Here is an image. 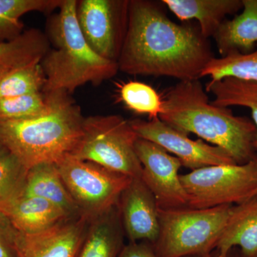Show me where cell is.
Masks as SVG:
<instances>
[{
  "mask_svg": "<svg viewBox=\"0 0 257 257\" xmlns=\"http://www.w3.org/2000/svg\"><path fill=\"white\" fill-rule=\"evenodd\" d=\"M214 58L199 26L174 23L160 3L128 1L126 33L116 62L119 71L196 80Z\"/></svg>",
  "mask_w": 257,
  "mask_h": 257,
  "instance_id": "obj_1",
  "label": "cell"
},
{
  "mask_svg": "<svg viewBox=\"0 0 257 257\" xmlns=\"http://www.w3.org/2000/svg\"><path fill=\"white\" fill-rule=\"evenodd\" d=\"M162 99L159 119L163 122L220 147L236 165L257 159V131L253 121L236 116L228 107L211 104L199 79L179 82L167 91Z\"/></svg>",
  "mask_w": 257,
  "mask_h": 257,
  "instance_id": "obj_2",
  "label": "cell"
},
{
  "mask_svg": "<svg viewBox=\"0 0 257 257\" xmlns=\"http://www.w3.org/2000/svg\"><path fill=\"white\" fill-rule=\"evenodd\" d=\"M46 94L50 106L44 114L0 121V141L28 170L40 164L58 163L72 155L82 138L85 117L70 94Z\"/></svg>",
  "mask_w": 257,
  "mask_h": 257,
  "instance_id": "obj_3",
  "label": "cell"
},
{
  "mask_svg": "<svg viewBox=\"0 0 257 257\" xmlns=\"http://www.w3.org/2000/svg\"><path fill=\"white\" fill-rule=\"evenodd\" d=\"M77 0H63L47 23V37L52 49L42 59L45 84L42 92L72 94L87 83L98 85L114 77L117 62L96 54L83 36L77 18Z\"/></svg>",
  "mask_w": 257,
  "mask_h": 257,
  "instance_id": "obj_4",
  "label": "cell"
},
{
  "mask_svg": "<svg viewBox=\"0 0 257 257\" xmlns=\"http://www.w3.org/2000/svg\"><path fill=\"white\" fill-rule=\"evenodd\" d=\"M234 205L158 209L160 231L151 243L160 257L207 254L217 247Z\"/></svg>",
  "mask_w": 257,
  "mask_h": 257,
  "instance_id": "obj_5",
  "label": "cell"
},
{
  "mask_svg": "<svg viewBox=\"0 0 257 257\" xmlns=\"http://www.w3.org/2000/svg\"><path fill=\"white\" fill-rule=\"evenodd\" d=\"M138 138L130 121L119 115L89 116L72 155L130 178H142L143 166L135 150Z\"/></svg>",
  "mask_w": 257,
  "mask_h": 257,
  "instance_id": "obj_6",
  "label": "cell"
},
{
  "mask_svg": "<svg viewBox=\"0 0 257 257\" xmlns=\"http://www.w3.org/2000/svg\"><path fill=\"white\" fill-rule=\"evenodd\" d=\"M187 207L209 209L238 205L251 199L257 189V159L244 165L209 166L179 175Z\"/></svg>",
  "mask_w": 257,
  "mask_h": 257,
  "instance_id": "obj_7",
  "label": "cell"
},
{
  "mask_svg": "<svg viewBox=\"0 0 257 257\" xmlns=\"http://www.w3.org/2000/svg\"><path fill=\"white\" fill-rule=\"evenodd\" d=\"M56 165L81 215L89 219L117 205L133 179L72 155Z\"/></svg>",
  "mask_w": 257,
  "mask_h": 257,
  "instance_id": "obj_8",
  "label": "cell"
},
{
  "mask_svg": "<svg viewBox=\"0 0 257 257\" xmlns=\"http://www.w3.org/2000/svg\"><path fill=\"white\" fill-rule=\"evenodd\" d=\"M128 1L82 0L77 18L83 36L96 54L117 62L127 25Z\"/></svg>",
  "mask_w": 257,
  "mask_h": 257,
  "instance_id": "obj_9",
  "label": "cell"
},
{
  "mask_svg": "<svg viewBox=\"0 0 257 257\" xmlns=\"http://www.w3.org/2000/svg\"><path fill=\"white\" fill-rule=\"evenodd\" d=\"M128 121L139 138L157 144L167 152L174 154L182 166L192 171L209 166L236 165L223 149L202 140H193L187 134L172 127L159 118Z\"/></svg>",
  "mask_w": 257,
  "mask_h": 257,
  "instance_id": "obj_10",
  "label": "cell"
},
{
  "mask_svg": "<svg viewBox=\"0 0 257 257\" xmlns=\"http://www.w3.org/2000/svg\"><path fill=\"white\" fill-rule=\"evenodd\" d=\"M135 150L143 166L142 179L155 196L158 209L187 207V196L179 171L182 162L157 144L138 138Z\"/></svg>",
  "mask_w": 257,
  "mask_h": 257,
  "instance_id": "obj_11",
  "label": "cell"
},
{
  "mask_svg": "<svg viewBox=\"0 0 257 257\" xmlns=\"http://www.w3.org/2000/svg\"><path fill=\"white\" fill-rule=\"evenodd\" d=\"M125 236L130 242L153 243L160 231L158 207L155 196L142 178H133L118 202Z\"/></svg>",
  "mask_w": 257,
  "mask_h": 257,
  "instance_id": "obj_12",
  "label": "cell"
},
{
  "mask_svg": "<svg viewBox=\"0 0 257 257\" xmlns=\"http://www.w3.org/2000/svg\"><path fill=\"white\" fill-rule=\"evenodd\" d=\"M90 219L84 216L69 218L42 232L23 234L20 257H76Z\"/></svg>",
  "mask_w": 257,
  "mask_h": 257,
  "instance_id": "obj_13",
  "label": "cell"
},
{
  "mask_svg": "<svg viewBox=\"0 0 257 257\" xmlns=\"http://www.w3.org/2000/svg\"><path fill=\"white\" fill-rule=\"evenodd\" d=\"M0 211L23 234H37L74 217L42 198L24 194L23 190L0 202Z\"/></svg>",
  "mask_w": 257,
  "mask_h": 257,
  "instance_id": "obj_14",
  "label": "cell"
},
{
  "mask_svg": "<svg viewBox=\"0 0 257 257\" xmlns=\"http://www.w3.org/2000/svg\"><path fill=\"white\" fill-rule=\"evenodd\" d=\"M125 233L116 205L89 221L76 257H119L124 246Z\"/></svg>",
  "mask_w": 257,
  "mask_h": 257,
  "instance_id": "obj_15",
  "label": "cell"
},
{
  "mask_svg": "<svg viewBox=\"0 0 257 257\" xmlns=\"http://www.w3.org/2000/svg\"><path fill=\"white\" fill-rule=\"evenodd\" d=\"M182 21L196 20L206 39L214 37L225 18L242 10V0H163Z\"/></svg>",
  "mask_w": 257,
  "mask_h": 257,
  "instance_id": "obj_16",
  "label": "cell"
},
{
  "mask_svg": "<svg viewBox=\"0 0 257 257\" xmlns=\"http://www.w3.org/2000/svg\"><path fill=\"white\" fill-rule=\"evenodd\" d=\"M234 247L242 257H257V197L234 205L216 249L222 257Z\"/></svg>",
  "mask_w": 257,
  "mask_h": 257,
  "instance_id": "obj_17",
  "label": "cell"
},
{
  "mask_svg": "<svg viewBox=\"0 0 257 257\" xmlns=\"http://www.w3.org/2000/svg\"><path fill=\"white\" fill-rule=\"evenodd\" d=\"M242 5L241 14L225 20L213 37L221 57L248 54L257 46V0H242Z\"/></svg>",
  "mask_w": 257,
  "mask_h": 257,
  "instance_id": "obj_18",
  "label": "cell"
},
{
  "mask_svg": "<svg viewBox=\"0 0 257 257\" xmlns=\"http://www.w3.org/2000/svg\"><path fill=\"white\" fill-rule=\"evenodd\" d=\"M23 193L42 198L70 216H81L78 206L67 190L55 163L40 164L29 169Z\"/></svg>",
  "mask_w": 257,
  "mask_h": 257,
  "instance_id": "obj_19",
  "label": "cell"
},
{
  "mask_svg": "<svg viewBox=\"0 0 257 257\" xmlns=\"http://www.w3.org/2000/svg\"><path fill=\"white\" fill-rule=\"evenodd\" d=\"M50 49L47 35L30 29L14 40L0 42V66L14 69L40 63Z\"/></svg>",
  "mask_w": 257,
  "mask_h": 257,
  "instance_id": "obj_20",
  "label": "cell"
},
{
  "mask_svg": "<svg viewBox=\"0 0 257 257\" xmlns=\"http://www.w3.org/2000/svg\"><path fill=\"white\" fill-rule=\"evenodd\" d=\"M206 90L214 96V100L211 102L214 105L248 108L257 131V82L226 77L219 80L209 81Z\"/></svg>",
  "mask_w": 257,
  "mask_h": 257,
  "instance_id": "obj_21",
  "label": "cell"
},
{
  "mask_svg": "<svg viewBox=\"0 0 257 257\" xmlns=\"http://www.w3.org/2000/svg\"><path fill=\"white\" fill-rule=\"evenodd\" d=\"M63 0H0V42L10 41L23 32L22 17L31 12L50 13Z\"/></svg>",
  "mask_w": 257,
  "mask_h": 257,
  "instance_id": "obj_22",
  "label": "cell"
},
{
  "mask_svg": "<svg viewBox=\"0 0 257 257\" xmlns=\"http://www.w3.org/2000/svg\"><path fill=\"white\" fill-rule=\"evenodd\" d=\"M204 77L214 81L234 77L257 82V48L244 55L231 53L220 58L214 57L203 71L201 78Z\"/></svg>",
  "mask_w": 257,
  "mask_h": 257,
  "instance_id": "obj_23",
  "label": "cell"
},
{
  "mask_svg": "<svg viewBox=\"0 0 257 257\" xmlns=\"http://www.w3.org/2000/svg\"><path fill=\"white\" fill-rule=\"evenodd\" d=\"M45 84L40 63L11 69L0 79V99L41 92Z\"/></svg>",
  "mask_w": 257,
  "mask_h": 257,
  "instance_id": "obj_24",
  "label": "cell"
},
{
  "mask_svg": "<svg viewBox=\"0 0 257 257\" xmlns=\"http://www.w3.org/2000/svg\"><path fill=\"white\" fill-rule=\"evenodd\" d=\"M121 101L128 109L150 119L159 118L163 108V99L155 89L145 83L130 81L119 87Z\"/></svg>",
  "mask_w": 257,
  "mask_h": 257,
  "instance_id": "obj_25",
  "label": "cell"
},
{
  "mask_svg": "<svg viewBox=\"0 0 257 257\" xmlns=\"http://www.w3.org/2000/svg\"><path fill=\"white\" fill-rule=\"evenodd\" d=\"M50 99L44 92L0 99V121L30 119L48 110Z\"/></svg>",
  "mask_w": 257,
  "mask_h": 257,
  "instance_id": "obj_26",
  "label": "cell"
},
{
  "mask_svg": "<svg viewBox=\"0 0 257 257\" xmlns=\"http://www.w3.org/2000/svg\"><path fill=\"white\" fill-rule=\"evenodd\" d=\"M28 170L13 154L0 159V202L23 190Z\"/></svg>",
  "mask_w": 257,
  "mask_h": 257,
  "instance_id": "obj_27",
  "label": "cell"
},
{
  "mask_svg": "<svg viewBox=\"0 0 257 257\" xmlns=\"http://www.w3.org/2000/svg\"><path fill=\"white\" fill-rule=\"evenodd\" d=\"M22 239L23 234L0 211V257H20Z\"/></svg>",
  "mask_w": 257,
  "mask_h": 257,
  "instance_id": "obj_28",
  "label": "cell"
},
{
  "mask_svg": "<svg viewBox=\"0 0 257 257\" xmlns=\"http://www.w3.org/2000/svg\"><path fill=\"white\" fill-rule=\"evenodd\" d=\"M119 257H160L154 249L151 243L144 242H130L124 245Z\"/></svg>",
  "mask_w": 257,
  "mask_h": 257,
  "instance_id": "obj_29",
  "label": "cell"
},
{
  "mask_svg": "<svg viewBox=\"0 0 257 257\" xmlns=\"http://www.w3.org/2000/svg\"><path fill=\"white\" fill-rule=\"evenodd\" d=\"M222 257H242V256H241V253H240L239 248L234 247L231 248V249Z\"/></svg>",
  "mask_w": 257,
  "mask_h": 257,
  "instance_id": "obj_30",
  "label": "cell"
},
{
  "mask_svg": "<svg viewBox=\"0 0 257 257\" xmlns=\"http://www.w3.org/2000/svg\"><path fill=\"white\" fill-rule=\"evenodd\" d=\"M9 153L10 152L8 151L6 147L0 141V159L3 158V157L6 156V155H8Z\"/></svg>",
  "mask_w": 257,
  "mask_h": 257,
  "instance_id": "obj_31",
  "label": "cell"
},
{
  "mask_svg": "<svg viewBox=\"0 0 257 257\" xmlns=\"http://www.w3.org/2000/svg\"><path fill=\"white\" fill-rule=\"evenodd\" d=\"M187 257H219V252L217 250L215 249L212 252L207 253V254L196 255V256H190Z\"/></svg>",
  "mask_w": 257,
  "mask_h": 257,
  "instance_id": "obj_32",
  "label": "cell"
},
{
  "mask_svg": "<svg viewBox=\"0 0 257 257\" xmlns=\"http://www.w3.org/2000/svg\"><path fill=\"white\" fill-rule=\"evenodd\" d=\"M10 70H11V69L0 66V79H1L5 74L8 73Z\"/></svg>",
  "mask_w": 257,
  "mask_h": 257,
  "instance_id": "obj_33",
  "label": "cell"
},
{
  "mask_svg": "<svg viewBox=\"0 0 257 257\" xmlns=\"http://www.w3.org/2000/svg\"><path fill=\"white\" fill-rule=\"evenodd\" d=\"M254 147H255V149H256V150L257 152V140H256V141L254 142ZM257 197V189H256V192H255V193H254V195H253V197Z\"/></svg>",
  "mask_w": 257,
  "mask_h": 257,
  "instance_id": "obj_34",
  "label": "cell"
}]
</instances>
